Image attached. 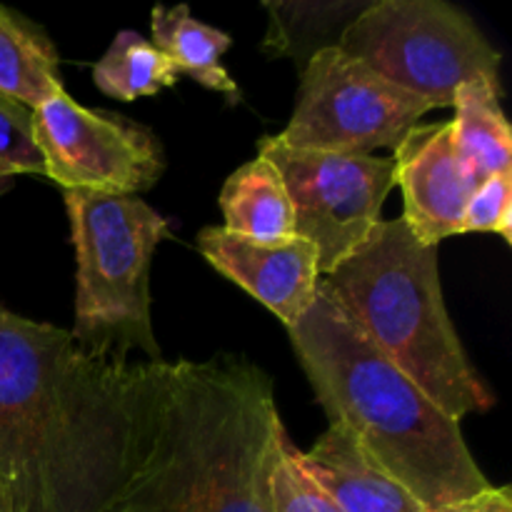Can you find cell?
<instances>
[{
	"label": "cell",
	"instance_id": "cell-1",
	"mask_svg": "<svg viewBox=\"0 0 512 512\" xmlns=\"http://www.w3.org/2000/svg\"><path fill=\"white\" fill-rule=\"evenodd\" d=\"M135 363L0 308V512H103L118 490Z\"/></svg>",
	"mask_w": 512,
	"mask_h": 512
},
{
	"label": "cell",
	"instance_id": "cell-2",
	"mask_svg": "<svg viewBox=\"0 0 512 512\" xmlns=\"http://www.w3.org/2000/svg\"><path fill=\"white\" fill-rule=\"evenodd\" d=\"M283 430L273 380L238 355L135 363L128 455L103 512H270Z\"/></svg>",
	"mask_w": 512,
	"mask_h": 512
},
{
	"label": "cell",
	"instance_id": "cell-3",
	"mask_svg": "<svg viewBox=\"0 0 512 512\" xmlns=\"http://www.w3.org/2000/svg\"><path fill=\"white\" fill-rule=\"evenodd\" d=\"M315 398L428 512H465L495 488L463 430L408 375L363 338L320 285L288 330Z\"/></svg>",
	"mask_w": 512,
	"mask_h": 512
},
{
	"label": "cell",
	"instance_id": "cell-4",
	"mask_svg": "<svg viewBox=\"0 0 512 512\" xmlns=\"http://www.w3.org/2000/svg\"><path fill=\"white\" fill-rule=\"evenodd\" d=\"M320 285L363 338L450 418L460 423L493 410L495 393L470 363L445 308L438 248L420 243L403 218L380 220Z\"/></svg>",
	"mask_w": 512,
	"mask_h": 512
},
{
	"label": "cell",
	"instance_id": "cell-5",
	"mask_svg": "<svg viewBox=\"0 0 512 512\" xmlns=\"http://www.w3.org/2000/svg\"><path fill=\"white\" fill-rule=\"evenodd\" d=\"M75 248V323L90 358L130 365V353L163 363L150 318V265L168 220L138 195L63 190Z\"/></svg>",
	"mask_w": 512,
	"mask_h": 512
},
{
	"label": "cell",
	"instance_id": "cell-6",
	"mask_svg": "<svg viewBox=\"0 0 512 512\" xmlns=\"http://www.w3.org/2000/svg\"><path fill=\"white\" fill-rule=\"evenodd\" d=\"M340 50L433 108H453L455 90L470 80L503 90V55L470 15L443 0H373Z\"/></svg>",
	"mask_w": 512,
	"mask_h": 512
},
{
	"label": "cell",
	"instance_id": "cell-7",
	"mask_svg": "<svg viewBox=\"0 0 512 512\" xmlns=\"http://www.w3.org/2000/svg\"><path fill=\"white\" fill-rule=\"evenodd\" d=\"M428 100L398 88L343 50H323L300 70L290 123L278 135L285 145L325 153L373 155L395 150L425 113Z\"/></svg>",
	"mask_w": 512,
	"mask_h": 512
},
{
	"label": "cell",
	"instance_id": "cell-8",
	"mask_svg": "<svg viewBox=\"0 0 512 512\" xmlns=\"http://www.w3.org/2000/svg\"><path fill=\"white\" fill-rule=\"evenodd\" d=\"M258 155L283 178L293 203L295 235L318 250L320 278L365 243L395 188L393 158L300 150L278 135L260 138Z\"/></svg>",
	"mask_w": 512,
	"mask_h": 512
},
{
	"label": "cell",
	"instance_id": "cell-9",
	"mask_svg": "<svg viewBox=\"0 0 512 512\" xmlns=\"http://www.w3.org/2000/svg\"><path fill=\"white\" fill-rule=\"evenodd\" d=\"M33 138L45 178L63 190L138 195L165 170L163 148L148 128L83 108L65 90L33 110Z\"/></svg>",
	"mask_w": 512,
	"mask_h": 512
},
{
	"label": "cell",
	"instance_id": "cell-10",
	"mask_svg": "<svg viewBox=\"0 0 512 512\" xmlns=\"http://www.w3.org/2000/svg\"><path fill=\"white\" fill-rule=\"evenodd\" d=\"M198 250L220 275L263 303L285 328H295L315 303L320 288L318 250L298 238L253 240L223 225L200 230Z\"/></svg>",
	"mask_w": 512,
	"mask_h": 512
},
{
	"label": "cell",
	"instance_id": "cell-11",
	"mask_svg": "<svg viewBox=\"0 0 512 512\" xmlns=\"http://www.w3.org/2000/svg\"><path fill=\"white\" fill-rule=\"evenodd\" d=\"M395 185L403 190V220L415 238L438 248L463 235V213L473 183L453 143V123H418L393 150Z\"/></svg>",
	"mask_w": 512,
	"mask_h": 512
},
{
	"label": "cell",
	"instance_id": "cell-12",
	"mask_svg": "<svg viewBox=\"0 0 512 512\" xmlns=\"http://www.w3.org/2000/svg\"><path fill=\"white\" fill-rule=\"evenodd\" d=\"M303 463L343 512H428L338 423L303 453Z\"/></svg>",
	"mask_w": 512,
	"mask_h": 512
},
{
	"label": "cell",
	"instance_id": "cell-13",
	"mask_svg": "<svg viewBox=\"0 0 512 512\" xmlns=\"http://www.w3.org/2000/svg\"><path fill=\"white\" fill-rule=\"evenodd\" d=\"M373 5V0H265L268 33L265 53L290 58L303 70L323 50L343 43L350 25Z\"/></svg>",
	"mask_w": 512,
	"mask_h": 512
},
{
	"label": "cell",
	"instance_id": "cell-14",
	"mask_svg": "<svg viewBox=\"0 0 512 512\" xmlns=\"http://www.w3.org/2000/svg\"><path fill=\"white\" fill-rule=\"evenodd\" d=\"M500 93L485 80H470L455 90L453 143L473 188L498 173H512V133Z\"/></svg>",
	"mask_w": 512,
	"mask_h": 512
},
{
	"label": "cell",
	"instance_id": "cell-15",
	"mask_svg": "<svg viewBox=\"0 0 512 512\" xmlns=\"http://www.w3.org/2000/svg\"><path fill=\"white\" fill-rule=\"evenodd\" d=\"M225 230L253 240H285L295 235V215L283 178L268 158L235 170L220 193Z\"/></svg>",
	"mask_w": 512,
	"mask_h": 512
},
{
	"label": "cell",
	"instance_id": "cell-16",
	"mask_svg": "<svg viewBox=\"0 0 512 512\" xmlns=\"http://www.w3.org/2000/svg\"><path fill=\"white\" fill-rule=\"evenodd\" d=\"M150 30H153L150 43L180 70V75L188 73L203 88L238 98V83L220 63L225 50L233 45V38L228 33L200 23L190 13L188 5H173V8L158 5V8H153Z\"/></svg>",
	"mask_w": 512,
	"mask_h": 512
},
{
	"label": "cell",
	"instance_id": "cell-17",
	"mask_svg": "<svg viewBox=\"0 0 512 512\" xmlns=\"http://www.w3.org/2000/svg\"><path fill=\"white\" fill-rule=\"evenodd\" d=\"M58 63L53 43L35 25L0 8V95L35 110L65 90Z\"/></svg>",
	"mask_w": 512,
	"mask_h": 512
},
{
	"label": "cell",
	"instance_id": "cell-18",
	"mask_svg": "<svg viewBox=\"0 0 512 512\" xmlns=\"http://www.w3.org/2000/svg\"><path fill=\"white\" fill-rule=\"evenodd\" d=\"M180 70L135 30H120L103 58L93 65V83L115 100H138L173 88Z\"/></svg>",
	"mask_w": 512,
	"mask_h": 512
},
{
	"label": "cell",
	"instance_id": "cell-19",
	"mask_svg": "<svg viewBox=\"0 0 512 512\" xmlns=\"http://www.w3.org/2000/svg\"><path fill=\"white\" fill-rule=\"evenodd\" d=\"M268 505L270 512H343L308 473L303 450L295 448L285 430L268 470Z\"/></svg>",
	"mask_w": 512,
	"mask_h": 512
},
{
	"label": "cell",
	"instance_id": "cell-20",
	"mask_svg": "<svg viewBox=\"0 0 512 512\" xmlns=\"http://www.w3.org/2000/svg\"><path fill=\"white\" fill-rule=\"evenodd\" d=\"M45 175L43 155L33 138V110L0 95V193L15 175Z\"/></svg>",
	"mask_w": 512,
	"mask_h": 512
},
{
	"label": "cell",
	"instance_id": "cell-21",
	"mask_svg": "<svg viewBox=\"0 0 512 512\" xmlns=\"http://www.w3.org/2000/svg\"><path fill=\"white\" fill-rule=\"evenodd\" d=\"M463 233H495L512 243V173H498L480 183L463 213Z\"/></svg>",
	"mask_w": 512,
	"mask_h": 512
},
{
	"label": "cell",
	"instance_id": "cell-22",
	"mask_svg": "<svg viewBox=\"0 0 512 512\" xmlns=\"http://www.w3.org/2000/svg\"><path fill=\"white\" fill-rule=\"evenodd\" d=\"M465 512H512V495L510 488H493L483 498L475 500Z\"/></svg>",
	"mask_w": 512,
	"mask_h": 512
}]
</instances>
